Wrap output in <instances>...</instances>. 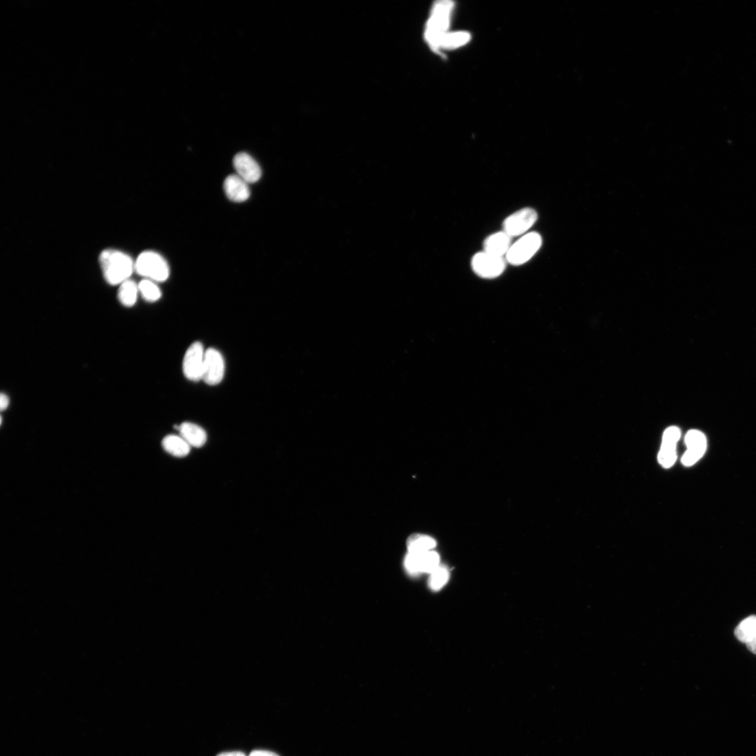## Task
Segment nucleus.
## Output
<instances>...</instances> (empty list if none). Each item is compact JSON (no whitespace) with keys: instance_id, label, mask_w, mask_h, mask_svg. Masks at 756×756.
<instances>
[{"instance_id":"obj_1","label":"nucleus","mask_w":756,"mask_h":756,"mask_svg":"<svg viewBox=\"0 0 756 756\" xmlns=\"http://www.w3.org/2000/svg\"><path fill=\"white\" fill-rule=\"evenodd\" d=\"M103 276L111 285H121L130 279L134 271V261L128 255L116 250H106L99 256Z\"/></svg>"},{"instance_id":"obj_2","label":"nucleus","mask_w":756,"mask_h":756,"mask_svg":"<svg viewBox=\"0 0 756 756\" xmlns=\"http://www.w3.org/2000/svg\"><path fill=\"white\" fill-rule=\"evenodd\" d=\"M454 3L443 0L433 7L425 29V40L433 51H438L440 42L448 33Z\"/></svg>"},{"instance_id":"obj_3","label":"nucleus","mask_w":756,"mask_h":756,"mask_svg":"<svg viewBox=\"0 0 756 756\" xmlns=\"http://www.w3.org/2000/svg\"><path fill=\"white\" fill-rule=\"evenodd\" d=\"M134 271L147 280L162 283L169 276V268L165 259L152 251L140 255L134 261Z\"/></svg>"},{"instance_id":"obj_4","label":"nucleus","mask_w":756,"mask_h":756,"mask_svg":"<svg viewBox=\"0 0 756 756\" xmlns=\"http://www.w3.org/2000/svg\"><path fill=\"white\" fill-rule=\"evenodd\" d=\"M542 246V237L536 232H530L523 235L518 241L512 244L506 256L508 263L519 266L528 262L540 250Z\"/></svg>"},{"instance_id":"obj_5","label":"nucleus","mask_w":756,"mask_h":756,"mask_svg":"<svg viewBox=\"0 0 756 756\" xmlns=\"http://www.w3.org/2000/svg\"><path fill=\"white\" fill-rule=\"evenodd\" d=\"M506 258L499 257L485 252L475 254L471 259V267L477 276L484 279H495L505 271Z\"/></svg>"},{"instance_id":"obj_6","label":"nucleus","mask_w":756,"mask_h":756,"mask_svg":"<svg viewBox=\"0 0 756 756\" xmlns=\"http://www.w3.org/2000/svg\"><path fill=\"white\" fill-rule=\"evenodd\" d=\"M205 351L202 343L198 341L192 343L187 349L182 369L188 380L193 382L202 380Z\"/></svg>"},{"instance_id":"obj_7","label":"nucleus","mask_w":756,"mask_h":756,"mask_svg":"<svg viewBox=\"0 0 756 756\" xmlns=\"http://www.w3.org/2000/svg\"><path fill=\"white\" fill-rule=\"evenodd\" d=\"M538 220L536 211L525 208L508 216L503 222V231L511 237L528 232Z\"/></svg>"},{"instance_id":"obj_8","label":"nucleus","mask_w":756,"mask_h":756,"mask_svg":"<svg viewBox=\"0 0 756 756\" xmlns=\"http://www.w3.org/2000/svg\"><path fill=\"white\" fill-rule=\"evenodd\" d=\"M225 361L222 353L215 349L205 351L202 381L207 385L215 386L221 383L225 375Z\"/></svg>"},{"instance_id":"obj_9","label":"nucleus","mask_w":756,"mask_h":756,"mask_svg":"<svg viewBox=\"0 0 756 756\" xmlns=\"http://www.w3.org/2000/svg\"><path fill=\"white\" fill-rule=\"evenodd\" d=\"M687 450L681 458L682 464L685 466H692L696 464L705 455L707 450V438L698 430H691L685 437Z\"/></svg>"},{"instance_id":"obj_10","label":"nucleus","mask_w":756,"mask_h":756,"mask_svg":"<svg viewBox=\"0 0 756 756\" xmlns=\"http://www.w3.org/2000/svg\"><path fill=\"white\" fill-rule=\"evenodd\" d=\"M440 557L436 552H428L423 554H407L405 558V567L411 575L422 573L431 574L438 566Z\"/></svg>"},{"instance_id":"obj_11","label":"nucleus","mask_w":756,"mask_h":756,"mask_svg":"<svg viewBox=\"0 0 756 756\" xmlns=\"http://www.w3.org/2000/svg\"><path fill=\"white\" fill-rule=\"evenodd\" d=\"M681 437V431L677 427H670L664 432L661 450L659 453V462L665 469L671 468L677 459L676 446Z\"/></svg>"},{"instance_id":"obj_12","label":"nucleus","mask_w":756,"mask_h":756,"mask_svg":"<svg viewBox=\"0 0 756 756\" xmlns=\"http://www.w3.org/2000/svg\"><path fill=\"white\" fill-rule=\"evenodd\" d=\"M233 165L237 175L248 184L258 182L262 175L261 167L258 163L247 153H239L233 159Z\"/></svg>"},{"instance_id":"obj_13","label":"nucleus","mask_w":756,"mask_h":756,"mask_svg":"<svg viewBox=\"0 0 756 756\" xmlns=\"http://www.w3.org/2000/svg\"><path fill=\"white\" fill-rule=\"evenodd\" d=\"M511 246L512 237L502 231L491 235L485 239L484 252L505 258Z\"/></svg>"},{"instance_id":"obj_14","label":"nucleus","mask_w":756,"mask_h":756,"mask_svg":"<svg viewBox=\"0 0 756 756\" xmlns=\"http://www.w3.org/2000/svg\"><path fill=\"white\" fill-rule=\"evenodd\" d=\"M248 185L237 175H232L226 178L224 181V191L231 200L242 202L246 201L250 196Z\"/></svg>"},{"instance_id":"obj_15","label":"nucleus","mask_w":756,"mask_h":756,"mask_svg":"<svg viewBox=\"0 0 756 756\" xmlns=\"http://www.w3.org/2000/svg\"><path fill=\"white\" fill-rule=\"evenodd\" d=\"M180 436L191 446L200 448L207 441V434L200 426L192 423H184L178 427Z\"/></svg>"},{"instance_id":"obj_16","label":"nucleus","mask_w":756,"mask_h":756,"mask_svg":"<svg viewBox=\"0 0 756 756\" xmlns=\"http://www.w3.org/2000/svg\"><path fill=\"white\" fill-rule=\"evenodd\" d=\"M162 445L167 453L177 458L186 457L191 451V446L181 436H167L163 440Z\"/></svg>"},{"instance_id":"obj_17","label":"nucleus","mask_w":756,"mask_h":756,"mask_svg":"<svg viewBox=\"0 0 756 756\" xmlns=\"http://www.w3.org/2000/svg\"><path fill=\"white\" fill-rule=\"evenodd\" d=\"M436 546V540L425 534H412L408 537L407 541V548L409 554H423L431 552Z\"/></svg>"},{"instance_id":"obj_18","label":"nucleus","mask_w":756,"mask_h":756,"mask_svg":"<svg viewBox=\"0 0 756 756\" xmlns=\"http://www.w3.org/2000/svg\"><path fill=\"white\" fill-rule=\"evenodd\" d=\"M471 40L470 34L467 32L460 31L448 32L442 38L438 47V51L453 50L466 45Z\"/></svg>"},{"instance_id":"obj_19","label":"nucleus","mask_w":756,"mask_h":756,"mask_svg":"<svg viewBox=\"0 0 756 756\" xmlns=\"http://www.w3.org/2000/svg\"><path fill=\"white\" fill-rule=\"evenodd\" d=\"M139 292V285L129 279L120 285L118 298L123 305L132 307L136 303Z\"/></svg>"},{"instance_id":"obj_20","label":"nucleus","mask_w":756,"mask_h":756,"mask_svg":"<svg viewBox=\"0 0 756 756\" xmlns=\"http://www.w3.org/2000/svg\"><path fill=\"white\" fill-rule=\"evenodd\" d=\"M756 634V615H751L742 621L735 630L737 639L744 643L749 642Z\"/></svg>"},{"instance_id":"obj_21","label":"nucleus","mask_w":756,"mask_h":756,"mask_svg":"<svg viewBox=\"0 0 756 756\" xmlns=\"http://www.w3.org/2000/svg\"><path fill=\"white\" fill-rule=\"evenodd\" d=\"M428 584L429 588L434 591H438L444 587L449 579V571L444 566L439 565L430 574Z\"/></svg>"},{"instance_id":"obj_22","label":"nucleus","mask_w":756,"mask_h":756,"mask_svg":"<svg viewBox=\"0 0 756 756\" xmlns=\"http://www.w3.org/2000/svg\"><path fill=\"white\" fill-rule=\"evenodd\" d=\"M139 287L143 297L149 302H156L161 298V291L154 281L145 279L139 283Z\"/></svg>"},{"instance_id":"obj_23","label":"nucleus","mask_w":756,"mask_h":756,"mask_svg":"<svg viewBox=\"0 0 756 756\" xmlns=\"http://www.w3.org/2000/svg\"><path fill=\"white\" fill-rule=\"evenodd\" d=\"M249 756H280L276 753L264 750H255L250 753Z\"/></svg>"},{"instance_id":"obj_24","label":"nucleus","mask_w":756,"mask_h":756,"mask_svg":"<svg viewBox=\"0 0 756 756\" xmlns=\"http://www.w3.org/2000/svg\"><path fill=\"white\" fill-rule=\"evenodd\" d=\"M9 405V397L6 394L2 393L1 396H0V407H1V410L3 411L6 410L8 407Z\"/></svg>"},{"instance_id":"obj_25","label":"nucleus","mask_w":756,"mask_h":756,"mask_svg":"<svg viewBox=\"0 0 756 756\" xmlns=\"http://www.w3.org/2000/svg\"><path fill=\"white\" fill-rule=\"evenodd\" d=\"M746 646L753 654L756 655V634L753 638L746 643Z\"/></svg>"},{"instance_id":"obj_26","label":"nucleus","mask_w":756,"mask_h":756,"mask_svg":"<svg viewBox=\"0 0 756 756\" xmlns=\"http://www.w3.org/2000/svg\"><path fill=\"white\" fill-rule=\"evenodd\" d=\"M217 756H247L241 751L226 752L219 754Z\"/></svg>"}]
</instances>
